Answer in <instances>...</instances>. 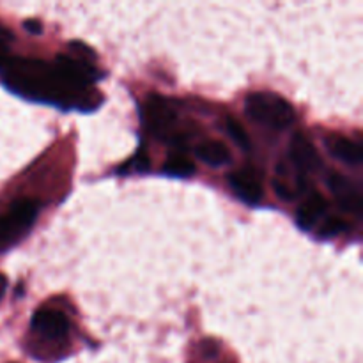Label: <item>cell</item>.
Masks as SVG:
<instances>
[{
    "label": "cell",
    "mask_w": 363,
    "mask_h": 363,
    "mask_svg": "<svg viewBox=\"0 0 363 363\" xmlns=\"http://www.w3.org/2000/svg\"><path fill=\"white\" fill-rule=\"evenodd\" d=\"M0 71L4 85L30 101L50 103L62 110H91L96 106L91 87L101 74L84 55H57L52 64L9 57Z\"/></svg>",
    "instance_id": "6da1fadb"
},
{
    "label": "cell",
    "mask_w": 363,
    "mask_h": 363,
    "mask_svg": "<svg viewBox=\"0 0 363 363\" xmlns=\"http://www.w3.org/2000/svg\"><path fill=\"white\" fill-rule=\"evenodd\" d=\"M245 113L254 123L272 130H286L296 121V112L287 99L275 92H252L245 99Z\"/></svg>",
    "instance_id": "7a4b0ae2"
},
{
    "label": "cell",
    "mask_w": 363,
    "mask_h": 363,
    "mask_svg": "<svg viewBox=\"0 0 363 363\" xmlns=\"http://www.w3.org/2000/svg\"><path fill=\"white\" fill-rule=\"evenodd\" d=\"M144 119L147 124V130L160 140L170 142L177 147L186 145V138L181 137L179 133L174 131L176 126L177 113L172 108L170 101H167L162 96H149L147 103L144 106Z\"/></svg>",
    "instance_id": "3957f363"
},
{
    "label": "cell",
    "mask_w": 363,
    "mask_h": 363,
    "mask_svg": "<svg viewBox=\"0 0 363 363\" xmlns=\"http://www.w3.org/2000/svg\"><path fill=\"white\" fill-rule=\"evenodd\" d=\"M39 204L32 199H20L11 204L9 211L0 216V250L16 243L38 218Z\"/></svg>",
    "instance_id": "277c9868"
},
{
    "label": "cell",
    "mask_w": 363,
    "mask_h": 363,
    "mask_svg": "<svg viewBox=\"0 0 363 363\" xmlns=\"http://www.w3.org/2000/svg\"><path fill=\"white\" fill-rule=\"evenodd\" d=\"M32 330L48 340H60L69 332V319L59 311L41 308L32 315Z\"/></svg>",
    "instance_id": "5b68a950"
},
{
    "label": "cell",
    "mask_w": 363,
    "mask_h": 363,
    "mask_svg": "<svg viewBox=\"0 0 363 363\" xmlns=\"http://www.w3.org/2000/svg\"><path fill=\"white\" fill-rule=\"evenodd\" d=\"M289 156L294 165L303 172H314V170L321 169L323 165L318 149L303 133L293 135L289 144Z\"/></svg>",
    "instance_id": "8992f818"
},
{
    "label": "cell",
    "mask_w": 363,
    "mask_h": 363,
    "mask_svg": "<svg viewBox=\"0 0 363 363\" xmlns=\"http://www.w3.org/2000/svg\"><path fill=\"white\" fill-rule=\"evenodd\" d=\"M326 184H328L330 191L337 197L339 204L342 206V209L346 211L354 213V215H360L362 209V197L360 191L354 188V184L347 179L342 174H330L328 179H326Z\"/></svg>",
    "instance_id": "52a82bcc"
},
{
    "label": "cell",
    "mask_w": 363,
    "mask_h": 363,
    "mask_svg": "<svg viewBox=\"0 0 363 363\" xmlns=\"http://www.w3.org/2000/svg\"><path fill=\"white\" fill-rule=\"evenodd\" d=\"M325 145L333 158L340 160L346 165H360L363 160L362 145L342 135H328L325 138Z\"/></svg>",
    "instance_id": "ba28073f"
},
{
    "label": "cell",
    "mask_w": 363,
    "mask_h": 363,
    "mask_svg": "<svg viewBox=\"0 0 363 363\" xmlns=\"http://www.w3.org/2000/svg\"><path fill=\"white\" fill-rule=\"evenodd\" d=\"M227 179H229L233 191L241 199V201L248 202V204H257V202H261L264 191H262L261 183H259V179L254 174L233 172Z\"/></svg>",
    "instance_id": "9c48e42d"
},
{
    "label": "cell",
    "mask_w": 363,
    "mask_h": 363,
    "mask_svg": "<svg viewBox=\"0 0 363 363\" xmlns=\"http://www.w3.org/2000/svg\"><path fill=\"white\" fill-rule=\"evenodd\" d=\"M328 209V202L321 194H312L296 213V223L301 230H311L319 222L325 211Z\"/></svg>",
    "instance_id": "30bf717a"
},
{
    "label": "cell",
    "mask_w": 363,
    "mask_h": 363,
    "mask_svg": "<svg viewBox=\"0 0 363 363\" xmlns=\"http://www.w3.org/2000/svg\"><path fill=\"white\" fill-rule=\"evenodd\" d=\"M195 155L201 162L211 167H223L230 162V151L223 142L209 140L202 142L195 147Z\"/></svg>",
    "instance_id": "8fae6325"
},
{
    "label": "cell",
    "mask_w": 363,
    "mask_h": 363,
    "mask_svg": "<svg viewBox=\"0 0 363 363\" xmlns=\"http://www.w3.org/2000/svg\"><path fill=\"white\" fill-rule=\"evenodd\" d=\"M163 172L172 177H190L195 174V163L183 152H174L163 163Z\"/></svg>",
    "instance_id": "7c38bea8"
},
{
    "label": "cell",
    "mask_w": 363,
    "mask_h": 363,
    "mask_svg": "<svg viewBox=\"0 0 363 363\" xmlns=\"http://www.w3.org/2000/svg\"><path fill=\"white\" fill-rule=\"evenodd\" d=\"M225 128H227V133L230 135V138H233V140L236 142V144L240 145L241 149L248 151V149L252 147L250 138H248L247 130H245V128L241 126L240 121L234 119V117H227V119H225Z\"/></svg>",
    "instance_id": "4fadbf2b"
},
{
    "label": "cell",
    "mask_w": 363,
    "mask_h": 363,
    "mask_svg": "<svg viewBox=\"0 0 363 363\" xmlns=\"http://www.w3.org/2000/svg\"><path fill=\"white\" fill-rule=\"evenodd\" d=\"M346 230H347V223L344 222L342 218L332 216V218H328L325 223H323L321 229H319V233H318V236L319 238H335V236H339V234L346 233Z\"/></svg>",
    "instance_id": "5bb4252c"
},
{
    "label": "cell",
    "mask_w": 363,
    "mask_h": 363,
    "mask_svg": "<svg viewBox=\"0 0 363 363\" xmlns=\"http://www.w3.org/2000/svg\"><path fill=\"white\" fill-rule=\"evenodd\" d=\"M273 188L282 201H294V197H296V191L286 186V183H282V181H273Z\"/></svg>",
    "instance_id": "9a60e30c"
},
{
    "label": "cell",
    "mask_w": 363,
    "mask_h": 363,
    "mask_svg": "<svg viewBox=\"0 0 363 363\" xmlns=\"http://www.w3.org/2000/svg\"><path fill=\"white\" fill-rule=\"evenodd\" d=\"M11 39V34L7 30H4L2 27H0V69L4 67V64L7 62V59H9V53H7V41Z\"/></svg>",
    "instance_id": "2e32d148"
},
{
    "label": "cell",
    "mask_w": 363,
    "mask_h": 363,
    "mask_svg": "<svg viewBox=\"0 0 363 363\" xmlns=\"http://www.w3.org/2000/svg\"><path fill=\"white\" fill-rule=\"evenodd\" d=\"M23 27L27 28V30L30 32V34H41V30H43L41 23H39L38 20H27L23 23Z\"/></svg>",
    "instance_id": "e0dca14e"
},
{
    "label": "cell",
    "mask_w": 363,
    "mask_h": 363,
    "mask_svg": "<svg viewBox=\"0 0 363 363\" xmlns=\"http://www.w3.org/2000/svg\"><path fill=\"white\" fill-rule=\"evenodd\" d=\"M6 289H7V279L2 275V273H0V300H2V296H4V293H6Z\"/></svg>",
    "instance_id": "ac0fdd59"
}]
</instances>
